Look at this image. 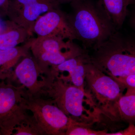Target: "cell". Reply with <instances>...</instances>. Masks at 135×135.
<instances>
[{"mask_svg":"<svg viewBox=\"0 0 135 135\" xmlns=\"http://www.w3.org/2000/svg\"><path fill=\"white\" fill-rule=\"evenodd\" d=\"M68 21L75 40L86 50H93L117 29L105 11L95 0H73L70 3Z\"/></svg>","mask_w":135,"mask_h":135,"instance_id":"1","label":"cell"},{"mask_svg":"<svg viewBox=\"0 0 135 135\" xmlns=\"http://www.w3.org/2000/svg\"><path fill=\"white\" fill-rule=\"evenodd\" d=\"M117 30L121 28L128 15L130 0H97Z\"/></svg>","mask_w":135,"mask_h":135,"instance_id":"14","label":"cell"},{"mask_svg":"<svg viewBox=\"0 0 135 135\" xmlns=\"http://www.w3.org/2000/svg\"><path fill=\"white\" fill-rule=\"evenodd\" d=\"M85 82L88 91L103 113L112 114L116 102L125 89L112 77L101 71L90 62L86 64Z\"/></svg>","mask_w":135,"mask_h":135,"instance_id":"6","label":"cell"},{"mask_svg":"<svg viewBox=\"0 0 135 135\" xmlns=\"http://www.w3.org/2000/svg\"><path fill=\"white\" fill-rule=\"evenodd\" d=\"M106 135H135V124H129L124 130L116 133H107Z\"/></svg>","mask_w":135,"mask_h":135,"instance_id":"19","label":"cell"},{"mask_svg":"<svg viewBox=\"0 0 135 135\" xmlns=\"http://www.w3.org/2000/svg\"><path fill=\"white\" fill-rule=\"evenodd\" d=\"M113 115L129 124H135V95H122L115 104Z\"/></svg>","mask_w":135,"mask_h":135,"instance_id":"15","label":"cell"},{"mask_svg":"<svg viewBox=\"0 0 135 135\" xmlns=\"http://www.w3.org/2000/svg\"><path fill=\"white\" fill-rule=\"evenodd\" d=\"M90 62L88 52L70 59L50 68L51 74L80 88L84 89L86 64Z\"/></svg>","mask_w":135,"mask_h":135,"instance_id":"11","label":"cell"},{"mask_svg":"<svg viewBox=\"0 0 135 135\" xmlns=\"http://www.w3.org/2000/svg\"><path fill=\"white\" fill-rule=\"evenodd\" d=\"M9 0H0V18L7 16Z\"/></svg>","mask_w":135,"mask_h":135,"instance_id":"20","label":"cell"},{"mask_svg":"<svg viewBox=\"0 0 135 135\" xmlns=\"http://www.w3.org/2000/svg\"><path fill=\"white\" fill-rule=\"evenodd\" d=\"M23 93L19 87L6 80L0 81V131L12 135L15 128L31 116L22 104Z\"/></svg>","mask_w":135,"mask_h":135,"instance_id":"8","label":"cell"},{"mask_svg":"<svg viewBox=\"0 0 135 135\" xmlns=\"http://www.w3.org/2000/svg\"><path fill=\"white\" fill-rule=\"evenodd\" d=\"M33 33L36 34L37 37L56 36L71 40H75L68 14L60 8L41 16L35 23Z\"/></svg>","mask_w":135,"mask_h":135,"instance_id":"10","label":"cell"},{"mask_svg":"<svg viewBox=\"0 0 135 135\" xmlns=\"http://www.w3.org/2000/svg\"><path fill=\"white\" fill-rule=\"evenodd\" d=\"M24 107L32 116L46 135H64L71 119L52 99L46 97H22Z\"/></svg>","mask_w":135,"mask_h":135,"instance_id":"7","label":"cell"},{"mask_svg":"<svg viewBox=\"0 0 135 135\" xmlns=\"http://www.w3.org/2000/svg\"><path fill=\"white\" fill-rule=\"evenodd\" d=\"M60 4L70 3L73 0H57Z\"/></svg>","mask_w":135,"mask_h":135,"instance_id":"22","label":"cell"},{"mask_svg":"<svg viewBox=\"0 0 135 135\" xmlns=\"http://www.w3.org/2000/svg\"><path fill=\"white\" fill-rule=\"evenodd\" d=\"M0 135H2V133H1V131H0Z\"/></svg>","mask_w":135,"mask_h":135,"instance_id":"24","label":"cell"},{"mask_svg":"<svg viewBox=\"0 0 135 135\" xmlns=\"http://www.w3.org/2000/svg\"><path fill=\"white\" fill-rule=\"evenodd\" d=\"M131 5H133L135 8V0H130Z\"/></svg>","mask_w":135,"mask_h":135,"instance_id":"23","label":"cell"},{"mask_svg":"<svg viewBox=\"0 0 135 135\" xmlns=\"http://www.w3.org/2000/svg\"><path fill=\"white\" fill-rule=\"evenodd\" d=\"M33 56L40 67L49 71L52 66L88 52L73 40L56 36L37 37L31 47Z\"/></svg>","mask_w":135,"mask_h":135,"instance_id":"5","label":"cell"},{"mask_svg":"<svg viewBox=\"0 0 135 135\" xmlns=\"http://www.w3.org/2000/svg\"><path fill=\"white\" fill-rule=\"evenodd\" d=\"M56 77L40 67L29 53L16 65L7 82L19 87L25 98L45 97Z\"/></svg>","mask_w":135,"mask_h":135,"instance_id":"4","label":"cell"},{"mask_svg":"<svg viewBox=\"0 0 135 135\" xmlns=\"http://www.w3.org/2000/svg\"><path fill=\"white\" fill-rule=\"evenodd\" d=\"M120 83L127 92L125 95H135V74L114 79Z\"/></svg>","mask_w":135,"mask_h":135,"instance_id":"18","label":"cell"},{"mask_svg":"<svg viewBox=\"0 0 135 135\" xmlns=\"http://www.w3.org/2000/svg\"><path fill=\"white\" fill-rule=\"evenodd\" d=\"M28 30L9 20L0 32V49H7L26 43L32 35Z\"/></svg>","mask_w":135,"mask_h":135,"instance_id":"13","label":"cell"},{"mask_svg":"<svg viewBox=\"0 0 135 135\" xmlns=\"http://www.w3.org/2000/svg\"><path fill=\"white\" fill-rule=\"evenodd\" d=\"M92 51L90 62L113 79L135 74V36L117 30Z\"/></svg>","mask_w":135,"mask_h":135,"instance_id":"2","label":"cell"},{"mask_svg":"<svg viewBox=\"0 0 135 135\" xmlns=\"http://www.w3.org/2000/svg\"><path fill=\"white\" fill-rule=\"evenodd\" d=\"M13 135H46L32 115L15 128Z\"/></svg>","mask_w":135,"mask_h":135,"instance_id":"16","label":"cell"},{"mask_svg":"<svg viewBox=\"0 0 135 135\" xmlns=\"http://www.w3.org/2000/svg\"><path fill=\"white\" fill-rule=\"evenodd\" d=\"M60 5L57 0H9L7 16L33 34L37 19L42 14L60 8Z\"/></svg>","mask_w":135,"mask_h":135,"instance_id":"9","label":"cell"},{"mask_svg":"<svg viewBox=\"0 0 135 135\" xmlns=\"http://www.w3.org/2000/svg\"><path fill=\"white\" fill-rule=\"evenodd\" d=\"M129 22L131 26L135 32V11L132 12L131 14Z\"/></svg>","mask_w":135,"mask_h":135,"instance_id":"21","label":"cell"},{"mask_svg":"<svg viewBox=\"0 0 135 135\" xmlns=\"http://www.w3.org/2000/svg\"><path fill=\"white\" fill-rule=\"evenodd\" d=\"M71 119L70 125L65 133V135H106L105 131H96Z\"/></svg>","mask_w":135,"mask_h":135,"instance_id":"17","label":"cell"},{"mask_svg":"<svg viewBox=\"0 0 135 135\" xmlns=\"http://www.w3.org/2000/svg\"><path fill=\"white\" fill-rule=\"evenodd\" d=\"M34 38H31L22 46L0 49V80H5L10 76L16 65L30 53Z\"/></svg>","mask_w":135,"mask_h":135,"instance_id":"12","label":"cell"},{"mask_svg":"<svg viewBox=\"0 0 135 135\" xmlns=\"http://www.w3.org/2000/svg\"><path fill=\"white\" fill-rule=\"evenodd\" d=\"M46 98L52 99L71 119L84 126L99 121L102 113L85 89L69 83L59 75L46 91Z\"/></svg>","mask_w":135,"mask_h":135,"instance_id":"3","label":"cell"}]
</instances>
